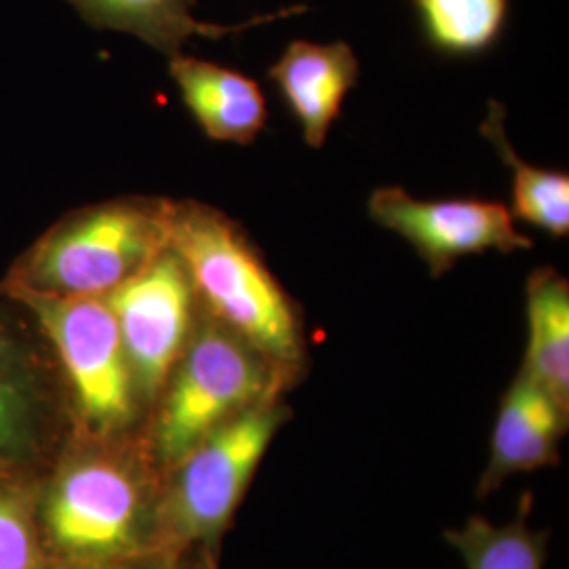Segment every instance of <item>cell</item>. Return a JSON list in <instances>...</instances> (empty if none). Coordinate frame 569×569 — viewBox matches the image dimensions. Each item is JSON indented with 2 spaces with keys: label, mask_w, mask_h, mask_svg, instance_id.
I'll list each match as a JSON object with an SVG mask.
<instances>
[{
  "label": "cell",
  "mask_w": 569,
  "mask_h": 569,
  "mask_svg": "<svg viewBox=\"0 0 569 569\" xmlns=\"http://www.w3.org/2000/svg\"><path fill=\"white\" fill-rule=\"evenodd\" d=\"M164 479L140 432L119 439L70 437L37 481V526L49 569L164 552Z\"/></svg>",
  "instance_id": "obj_1"
},
{
  "label": "cell",
  "mask_w": 569,
  "mask_h": 569,
  "mask_svg": "<svg viewBox=\"0 0 569 569\" xmlns=\"http://www.w3.org/2000/svg\"><path fill=\"white\" fill-rule=\"evenodd\" d=\"M169 244L204 312L296 380L306 359L302 315L243 228L213 207L173 203Z\"/></svg>",
  "instance_id": "obj_2"
},
{
  "label": "cell",
  "mask_w": 569,
  "mask_h": 569,
  "mask_svg": "<svg viewBox=\"0 0 569 569\" xmlns=\"http://www.w3.org/2000/svg\"><path fill=\"white\" fill-rule=\"evenodd\" d=\"M293 378L203 308L182 357L143 422V446L164 475L216 428L266 401Z\"/></svg>",
  "instance_id": "obj_3"
},
{
  "label": "cell",
  "mask_w": 569,
  "mask_h": 569,
  "mask_svg": "<svg viewBox=\"0 0 569 569\" xmlns=\"http://www.w3.org/2000/svg\"><path fill=\"white\" fill-rule=\"evenodd\" d=\"M28 310L60 371L72 437L138 435L146 407L106 296L9 293Z\"/></svg>",
  "instance_id": "obj_4"
},
{
  "label": "cell",
  "mask_w": 569,
  "mask_h": 569,
  "mask_svg": "<svg viewBox=\"0 0 569 569\" xmlns=\"http://www.w3.org/2000/svg\"><path fill=\"white\" fill-rule=\"evenodd\" d=\"M173 201L121 199L56 226L0 284L9 293L108 296L169 247Z\"/></svg>",
  "instance_id": "obj_5"
},
{
  "label": "cell",
  "mask_w": 569,
  "mask_h": 569,
  "mask_svg": "<svg viewBox=\"0 0 569 569\" xmlns=\"http://www.w3.org/2000/svg\"><path fill=\"white\" fill-rule=\"evenodd\" d=\"M289 416L291 409L281 399L256 406L216 428L167 472L161 502L164 552L218 563L244 491Z\"/></svg>",
  "instance_id": "obj_6"
},
{
  "label": "cell",
  "mask_w": 569,
  "mask_h": 569,
  "mask_svg": "<svg viewBox=\"0 0 569 569\" xmlns=\"http://www.w3.org/2000/svg\"><path fill=\"white\" fill-rule=\"evenodd\" d=\"M42 346L0 317V483L41 479L72 437L60 371Z\"/></svg>",
  "instance_id": "obj_7"
},
{
  "label": "cell",
  "mask_w": 569,
  "mask_h": 569,
  "mask_svg": "<svg viewBox=\"0 0 569 569\" xmlns=\"http://www.w3.org/2000/svg\"><path fill=\"white\" fill-rule=\"evenodd\" d=\"M106 300L121 331L143 407L150 411L197 326L201 305L194 283L169 244Z\"/></svg>",
  "instance_id": "obj_8"
},
{
  "label": "cell",
  "mask_w": 569,
  "mask_h": 569,
  "mask_svg": "<svg viewBox=\"0 0 569 569\" xmlns=\"http://www.w3.org/2000/svg\"><path fill=\"white\" fill-rule=\"evenodd\" d=\"M369 218L406 239L432 277L446 274L467 256L531 249L517 220L500 201L489 199H416L399 186L376 188L367 203Z\"/></svg>",
  "instance_id": "obj_9"
},
{
  "label": "cell",
  "mask_w": 569,
  "mask_h": 569,
  "mask_svg": "<svg viewBox=\"0 0 569 569\" xmlns=\"http://www.w3.org/2000/svg\"><path fill=\"white\" fill-rule=\"evenodd\" d=\"M568 413V407L519 369L498 406L479 496L496 491L515 475L557 465Z\"/></svg>",
  "instance_id": "obj_10"
},
{
  "label": "cell",
  "mask_w": 569,
  "mask_h": 569,
  "mask_svg": "<svg viewBox=\"0 0 569 569\" xmlns=\"http://www.w3.org/2000/svg\"><path fill=\"white\" fill-rule=\"evenodd\" d=\"M359 74V60L345 41H291L268 68V79L277 84L310 148L327 142Z\"/></svg>",
  "instance_id": "obj_11"
},
{
  "label": "cell",
  "mask_w": 569,
  "mask_h": 569,
  "mask_svg": "<svg viewBox=\"0 0 569 569\" xmlns=\"http://www.w3.org/2000/svg\"><path fill=\"white\" fill-rule=\"evenodd\" d=\"M169 72L209 140L247 146L262 133L268 121L264 93L243 72L182 53L171 58Z\"/></svg>",
  "instance_id": "obj_12"
},
{
  "label": "cell",
  "mask_w": 569,
  "mask_h": 569,
  "mask_svg": "<svg viewBox=\"0 0 569 569\" xmlns=\"http://www.w3.org/2000/svg\"><path fill=\"white\" fill-rule=\"evenodd\" d=\"M82 18L108 30H119L138 37L164 56L182 53V47L194 37L222 39L226 34L243 32L247 28L283 20L302 13L306 7H287L277 13L251 18L244 23L220 26L197 20L192 9L197 0H70Z\"/></svg>",
  "instance_id": "obj_13"
},
{
  "label": "cell",
  "mask_w": 569,
  "mask_h": 569,
  "mask_svg": "<svg viewBox=\"0 0 569 569\" xmlns=\"http://www.w3.org/2000/svg\"><path fill=\"white\" fill-rule=\"evenodd\" d=\"M528 348L521 371L569 409V283L555 268H538L526 283Z\"/></svg>",
  "instance_id": "obj_14"
},
{
  "label": "cell",
  "mask_w": 569,
  "mask_h": 569,
  "mask_svg": "<svg viewBox=\"0 0 569 569\" xmlns=\"http://www.w3.org/2000/svg\"><path fill=\"white\" fill-rule=\"evenodd\" d=\"M505 108L489 102L488 119L481 122V136L491 143L502 163L510 169L512 216L550 237L561 239L569 232V176L555 169L529 164L517 154L505 131Z\"/></svg>",
  "instance_id": "obj_15"
},
{
  "label": "cell",
  "mask_w": 569,
  "mask_h": 569,
  "mask_svg": "<svg viewBox=\"0 0 569 569\" xmlns=\"http://www.w3.org/2000/svg\"><path fill=\"white\" fill-rule=\"evenodd\" d=\"M428 47L448 58H477L502 39L510 0H411Z\"/></svg>",
  "instance_id": "obj_16"
},
{
  "label": "cell",
  "mask_w": 569,
  "mask_h": 569,
  "mask_svg": "<svg viewBox=\"0 0 569 569\" xmlns=\"http://www.w3.org/2000/svg\"><path fill=\"white\" fill-rule=\"evenodd\" d=\"M531 496H523L512 521L491 523L470 517L462 528L448 529L446 540L467 569H545L549 536L529 526Z\"/></svg>",
  "instance_id": "obj_17"
},
{
  "label": "cell",
  "mask_w": 569,
  "mask_h": 569,
  "mask_svg": "<svg viewBox=\"0 0 569 569\" xmlns=\"http://www.w3.org/2000/svg\"><path fill=\"white\" fill-rule=\"evenodd\" d=\"M37 481L0 483V569H49L37 526Z\"/></svg>",
  "instance_id": "obj_18"
},
{
  "label": "cell",
  "mask_w": 569,
  "mask_h": 569,
  "mask_svg": "<svg viewBox=\"0 0 569 569\" xmlns=\"http://www.w3.org/2000/svg\"><path fill=\"white\" fill-rule=\"evenodd\" d=\"M186 559L171 555V552H157L131 561L121 563H103V566H74V568H51V569H183Z\"/></svg>",
  "instance_id": "obj_19"
},
{
  "label": "cell",
  "mask_w": 569,
  "mask_h": 569,
  "mask_svg": "<svg viewBox=\"0 0 569 569\" xmlns=\"http://www.w3.org/2000/svg\"><path fill=\"white\" fill-rule=\"evenodd\" d=\"M183 569H218V563H211V561H204V559H186V566Z\"/></svg>",
  "instance_id": "obj_20"
}]
</instances>
